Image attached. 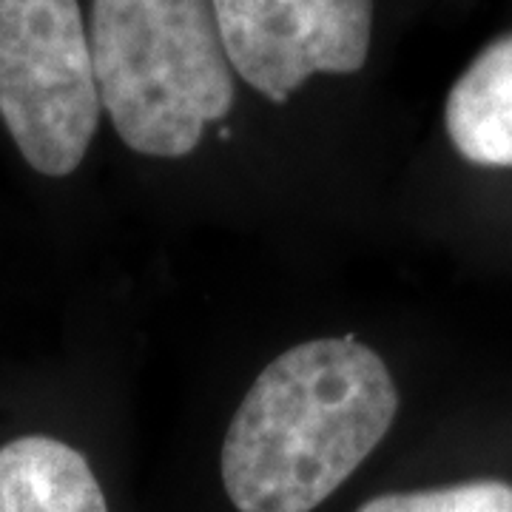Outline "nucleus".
<instances>
[{
  "mask_svg": "<svg viewBox=\"0 0 512 512\" xmlns=\"http://www.w3.org/2000/svg\"><path fill=\"white\" fill-rule=\"evenodd\" d=\"M0 512H109V504L83 453L52 436H23L0 447Z\"/></svg>",
  "mask_w": 512,
  "mask_h": 512,
  "instance_id": "nucleus-6",
  "label": "nucleus"
},
{
  "mask_svg": "<svg viewBox=\"0 0 512 512\" xmlns=\"http://www.w3.org/2000/svg\"><path fill=\"white\" fill-rule=\"evenodd\" d=\"M100 106L131 151L177 160L234 106L214 0H92Z\"/></svg>",
  "mask_w": 512,
  "mask_h": 512,
  "instance_id": "nucleus-2",
  "label": "nucleus"
},
{
  "mask_svg": "<svg viewBox=\"0 0 512 512\" xmlns=\"http://www.w3.org/2000/svg\"><path fill=\"white\" fill-rule=\"evenodd\" d=\"M77 0H0V120L43 177H69L100 123Z\"/></svg>",
  "mask_w": 512,
  "mask_h": 512,
  "instance_id": "nucleus-3",
  "label": "nucleus"
},
{
  "mask_svg": "<svg viewBox=\"0 0 512 512\" xmlns=\"http://www.w3.org/2000/svg\"><path fill=\"white\" fill-rule=\"evenodd\" d=\"M359 512H512V484L501 478H476L430 490L384 493Z\"/></svg>",
  "mask_w": 512,
  "mask_h": 512,
  "instance_id": "nucleus-7",
  "label": "nucleus"
},
{
  "mask_svg": "<svg viewBox=\"0 0 512 512\" xmlns=\"http://www.w3.org/2000/svg\"><path fill=\"white\" fill-rule=\"evenodd\" d=\"M234 74L285 103L313 74H356L373 35V0H214Z\"/></svg>",
  "mask_w": 512,
  "mask_h": 512,
  "instance_id": "nucleus-4",
  "label": "nucleus"
},
{
  "mask_svg": "<svg viewBox=\"0 0 512 512\" xmlns=\"http://www.w3.org/2000/svg\"><path fill=\"white\" fill-rule=\"evenodd\" d=\"M399 390L353 336L313 339L265 367L222 441L220 473L239 512H313L393 427Z\"/></svg>",
  "mask_w": 512,
  "mask_h": 512,
  "instance_id": "nucleus-1",
  "label": "nucleus"
},
{
  "mask_svg": "<svg viewBox=\"0 0 512 512\" xmlns=\"http://www.w3.org/2000/svg\"><path fill=\"white\" fill-rule=\"evenodd\" d=\"M444 126L467 163L512 168V35L484 46L453 83Z\"/></svg>",
  "mask_w": 512,
  "mask_h": 512,
  "instance_id": "nucleus-5",
  "label": "nucleus"
}]
</instances>
